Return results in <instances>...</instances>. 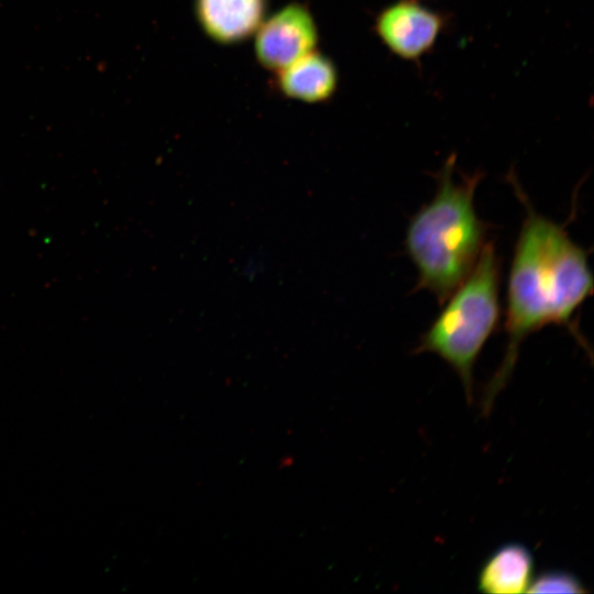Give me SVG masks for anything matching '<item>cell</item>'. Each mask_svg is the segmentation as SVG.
Returning <instances> with one entry per match:
<instances>
[{"label": "cell", "instance_id": "obj_1", "mask_svg": "<svg viewBox=\"0 0 594 594\" xmlns=\"http://www.w3.org/2000/svg\"><path fill=\"white\" fill-rule=\"evenodd\" d=\"M508 180L525 208V217L508 274L506 350L483 392L485 415L508 382L522 341L531 333L551 324L565 327L592 359V350L576 321V314L594 290L590 252L571 239L566 224L537 212L513 172Z\"/></svg>", "mask_w": 594, "mask_h": 594}, {"label": "cell", "instance_id": "obj_2", "mask_svg": "<svg viewBox=\"0 0 594 594\" xmlns=\"http://www.w3.org/2000/svg\"><path fill=\"white\" fill-rule=\"evenodd\" d=\"M451 155L435 175L432 199L409 220L405 250L417 271L415 290H427L439 305L448 299L475 265L484 245L488 224L474 206L482 172L459 174Z\"/></svg>", "mask_w": 594, "mask_h": 594}, {"label": "cell", "instance_id": "obj_3", "mask_svg": "<svg viewBox=\"0 0 594 594\" xmlns=\"http://www.w3.org/2000/svg\"><path fill=\"white\" fill-rule=\"evenodd\" d=\"M502 261L486 242L475 265L443 302L414 353H435L459 375L466 399H473V369L501 318Z\"/></svg>", "mask_w": 594, "mask_h": 594}, {"label": "cell", "instance_id": "obj_4", "mask_svg": "<svg viewBox=\"0 0 594 594\" xmlns=\"http://www.w3.org/2000/svg\"><path fill=\"white\" fill-rule=\"evenodd\" d=\"M318 42L311 10L293 1L266 15L253 35V53L262 68L276 73L316 50Z\"/></svg>", "mask_w": 594, "mask_h": 594}, {"label": "cell", "instance_id": "obj_5", "mask_svg": "<svg viewBox=\"0 0 594 594\" xmlns=\"http://www.w3.org/2000/svg\"><path fill=\"white\" fill-rule=\"evenodd\" d=\"M443 25L440 13L416 0H399L377 14L374 30L393 54L417 61L433 47Z\"/></svg>", "mask_w": 594, "mask_h": 594}, {"label": "cell", "instance_id": "obj_6", "mask_svg": "<svg viewBox=\"0 0 594 594\" xmlns=\"http://www.w3.org/2000/svg\"><path fill=\"white\" fill-rule=\"evenodd\" d=\"M200 31L213 43L233 46L253 37L268 11V0H194Z\"/></svg>", "mask_w": 594, "mask_h": 594}, {"label": "cell", "instance_id": "obj_7", "mask_svg": "<svg viewBox=\"0 0 594 594\" xmlns=\"http://www.w3.org/2000/svg\"><path fill=\"white\" fill-rule=\"evenodd\" d=\"M274 74L273 84L279 95L308 105L331 100L339 86L336 63L318 48Z\"/></svg>", "mask_w": 594, "mask_h": 594}, {"label": "cell", "instance_id": "obj_8", "mask_svg": "<svg viewBox=\"0 0 594 594\" xmlns=\"http://www.w3.org/2000/svg\"><path fill=\"white\" fill-rule=\"evenodd\" d=\"M534 579V557L518 542L497 548L482 564L477 575V590L491 594L528 592Z\"/></svg>", "mask_w": 594, "mask_h": 594}, {"label": "cell", "instance_id": "obj_9", "mask_svg": "<svg viewBox=\"0 0 594 594\" xmlns=\"http://www.w3.org/2000/svg\"><path fill=\"white\" fill-rule=\"evenodd\" d=\"M583 583L573 574L564 571H547L537 578L528 593H585Z\"/></svg>", "mask_w": 594, "mask_h": 594}]
</instances>
